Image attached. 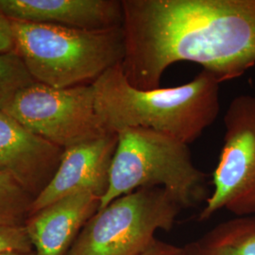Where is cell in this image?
I'll return each mask as SVG.
<instances>
[{
	"label": "cell",
	"mask_w": 255,
	"mask_h": 255,
	"mask_svg": "<svg viewBox=\"0 0 255 255\" xmlns=\"http://www.w3.org/2000/svg\"><path fill=\"white\" fill-rule=\"evenodd\" d=\"M121 68L138 89L161 87L179 62L200 64L220 83L255 65V0H122Z\"/></svg>",
	"instance_id": "6da1fadb"
},
{
	"label": "cell",
	"mask_w": 255,
	"mask_h": 255,
	"mask_svg": "<svg viewBox=\"0 0 255 255\" xmlns=\"http://www.w3.org/2000/svg\"><path fill=\"white\" fill-rule=\"evenodd\" d=\"M220 82L206 70L180 86L149 90L131 86L121 64L93 83L95 107L108 132L144 128L191 144L219 117Z\"/></svg>",
	"instance_id": "7a4b0ae2"
},
{
	"label": "cell",
	"mask_w": 255,
	"mask_h": 255,
	"mask_svg": "<svg viewBox=\"0 0 255 255\" xmlns=\"http://www.w3.org/2000/svg\"><path fill=\"white\" fill-rule=\"evenodd\" d=\"M14 52L36 82L54 88L93 84L124 59L123 27L83 30L10 20Z\"/></svg>",
	"instance_id": "3957f363"
},
{
	"label": "cell",
	"mask_w": 255,
	"mask_h": 255,
	"mask_svg": "<svg viewBox=\"0 0 255 255\" xmlns=\"http://www.w3.org/2000/svg\"><path fill=\"white\" fill-rule=\"evenodd\" d=\"M117 133L109 184L99 210L145 187L164 188L183 209L204 200L206 175L194 164L188 144L144 128H127Z\"/></svg>",
	"instance_id": "277c9868"
},
{
	"label": "cell",
	"mask_w": 255,
	"mask_h": 255,
	"mask_svg": "<svg viewBox=\"0 0 255 255\" xmlns=\"http://www.w3.org/2000/svg\"><path fill=\"white\" fill-rule=\"evenodd\" d=\"M182 209L162 187L137 189L99 210L67 255H141L158 231L173 228Z\"/></svg>",
	"instance_id": "5b68a950"
},
{
	"label": "cell",
	"mask_w": 255,
	"mask_h": 255,
	"mask_svg": "<svg viewBox=\"0 0 255 255\" xmlns=\"http://www.w3.org/2000/svg\"><path fill=\"white\" fill-rule=\"evenodd\" d=\"M1 110L63 149L108 132L96 112L93 84L54 88L34 82L20 90Z\"/></svg>",
	"instance_id": "8992f818"
},
{
	"label": "cell",
	"mask_w": 255,
	"mask_h": 255,
	"mask_svg": "<svg viewBox=\"0 0 255 255\" xmlns=\"http://www.w3.org/2000/svg\"><path fill=\"white\" fill-rule=\"evenodd\" d=\"M224 143L213 174L214 190L200 220L220 210L238 217L255 214V95H240L224 115Z\"/></svg>",
	"instance_id": "52a82bcc"
},
{
	"label": "cell",
	"mask_w": 255,
	"mask_h": 255,
	"mask_svg": "<svg viewBox=\"0 0 255 255\" xmlns=\"http://www.w3.org/2000/svg\"><path fill=\"white\" fill-rule=\"evenodd\" d=\"M118 142L117 132H107L64 149L53 178L32 202L29 217L55 201L81 192H90L101 200L108 188Z\"/></svg>",
	"instance_id": "ba28073f"
},
{
	"label": "cell",
	"mask_w": 255,
	"mask_h": 255,
	"mask_svg": "<svg viewBox=\"0 0 255 255\" xmlns=\"http://www.w3.org/2000/svg\"><path fill=\"white\" fill-rule=\"evenodd\" d=\"M64 151L0 110V172L11 175L34 199L53 178Z\"/></svg>",
	"instance_id": "9c48e42d"
},
{
	"label": "cell",
	"mask_w": 255,
	"mask_h": 255,
	"mask_svg": "<svg viewBox=\"0 0 255 255\" xmlns=\"http://www.w3.org/2000/svg\"><path fill=\"white\" fill-rule=\"evenodd\" d=\"M0 10L15 21L83 30L123 26L122 0H0Z\"/></svg>",
	"instance_id": "30bf717a"
},
{
	"label": "cell",
	"mask_w": 255,
	"mask_h": 255,
	"mask_svg": "<svg viewBox=\"0 0 255 255\" xmlns=\"http://www.w3.org/2000/svg\"><path fill=\"white\" fill-rule=\"evenodd\" d=\"M101 198L81 192L55 201L28 217L25 228L36 255H67Z\"/></svg>",
	"instance_id": "8fae6325"
},
{
	"label": "cell",
	"mask_w": 255,
	"mask_h": 255,
	"mask_svg": "<svg viewBox=\"0 0 255 255\" xmlns=\"http://www.w3.org/2000/svg\"><path fill=\"white\" fill-rule=\"evenodd\" d=\"M197 242L206 255H255V216L222 222Z\"/></svg>",
	"instance_id": "7c38bea8"
},
{
	"label": "cell",
	"mask_w": 255,
	"mask_h": 255,
	"mask_svg": "<svg viewBox=\"0 0 255 255\" xmlns=\"http://www.w3.org/2000/svg\"><path fill=\"white\" fill-rule=\"evenodd\" d=\"M33 201L34 197L11 175L0 172V225H25Z\"/></svg>",
	"instance_id": "4fadbf2b"
},
{
	"label": "cell",
	"mask_w": 255,
	"mask_h": 255,
	"mask_svg": "<svg viewBox=\"0 0 255 255\" xmlns=\"http://www.w3.org/2000/svg\"><path fill=\"white\" fill-rule=\"evenodd\" d=\"M34 82L15 52L0 54V110L20 90Z\"/></svg>",
	"instance_id": "5bb4252c"
},
{
	"label": "cell",
	"mask_w": 255,
	"mask_h": 255,
	"mask_svg": "<svg viewBox=\"0 0 255 255\" xmlns=\"http://www.w3.org/2000/svg\"><path fill=\"white\" fill-rule=\"evenodd\" d=\"M13 252H33L25 225H0V254Z\"/></svg>",
	"instance_id": "9a60e30c"
},
{
	"label": "cell",
	"mask_w": 255,
	"mask_h": 255,
	"mask_svg": "<svg viewBox=\"0 0 255 255\" xmlns=\"http://www.w3.org/2000/svg\"><path fill=\"white\" fill-rule=\"evenodd\" d=\"M14 52V41L9 20L0 10V54Z\"/></svg>",
	"instance_id": "2e32d148"
},
{
	"label": "cell",
	"mask_w": 255,
	"mask_h": 255,
	"mask_svg": "<svg viewBox=\"0 0 255 255\" xmlns=\"http://www.w3.org/2000/svg\"><path fill=\"white\" fill-rule=\"evenodd\" d=\"M182 247L175 246L156 239L145 253L141 255H182Z\"/></svg>",
	"instance_id": "e0dca14e"
},
{
	"label": "cell",
	"mask_w": 255,
	"mask_h": 255,
	"mask_svg": "<svg viewBox=\"0 0 255 255\" xmlns=\"http://www.w3.org/2000/svg\"><path fill=\"white\" fill-rule=\"evenodd\" d=\"M182 255H206L203 251L201 250V247L198 244L197 241L187 244L182 247Z\"/></svg>",
	"instance_id": "ac0fdd59"
},
{
	"label": "cell",
	"mask_w": 255,
	"mask_h": 255,
	"mask_svg": "<svg viewBox=\"0 0 255 255\" xmlns=\"http://www.w3.org/2000/svg\"><path fill=\"white\" fill-rule=\"evenodd\" d=\"M0 255H36V254L33 252H29V253H21V252H13V253H4V254H0Z\"/></svg>",
	"instance_id": "d6986e66"
}]
</instances>
